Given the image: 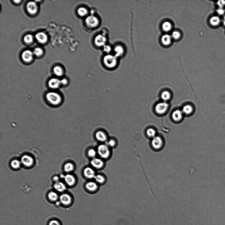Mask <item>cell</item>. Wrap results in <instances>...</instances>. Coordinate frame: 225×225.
<instances>
[{
    "label": "cell",
    "mask_w": 225,
    "mask_h": 225,
    "mask_svg": "<svg viewBox=\"0 0 225 225\" xmlns=\"http://www.w3.org/2000/svg\"><path fill=\"white\" fill-rule=\"evenodd\" d=\"M27 8L30 13L33 14L37 11V6L35 2L31 1L27 3Z\"/></svg>",
    "instance_id": "cell-15"
},
{
    "label": "cell",
    "mask_w": 225,
    "mask_h": 225,
    "mask_svg": "<svg viewBox=\"0 0 225 225\" xmlns=\"http://www.w3.org/2000/svg\"><path fill=\"white\" fill-rule=\"evenodd\" d=\"M87 26L90 28H95L98 26L99 24V20L96 17L90 15L87 17L85 21Z\"/></svg>",
    "instance_id": "cell-5"
},
{
    "label": "cell",
    "mask_w": 225,
    "mask_h": 225,
    "mask_svg": "<svg viewBox=\"0 0 225 225\" xmlns=\"http://www.w3.org/2000/svg\"><path fill=\"white\" fill-rule=\"evenodd\" d=\"M61 84L63 86H66L68 83V80L65 78H63L62 80H61Z\"/></svg>",
    "instance_id": "cell-43"
},
{
    "label": "cell",
    "mask_w": 225,
    "mask_h": 225,
    "mask_svg": "<svg viewBox=\"0 0 225 225\" xmlns=\"http://www.w3.org/2000/svg\"><path fill=\"white\" fill-rule=\"evenodd\" d=\"M46 98L48 102L53 106H58L62 102V98L58 93L54 92H48L46 94Z\"/></svg>",
    "instance_id": "cell-1"
},
{
    "label": "cell",
    "mask_w": 225,
    "mask_h": 225,
    "mask_svg": "<svg viewBox=\"0 0 225 225\" xmlns=\"http://www.w3.org/2000/svg\"><path fill=\"white\" fill-rule=\"evenodd\" d=\"M146 134L149 137L153 139L156 136V131L153 129L149 128L146 131Z\"/></svg>",
    "instance_id": "cell-32"
},
{
    "label": "cell",
    "mask_w": 225,
    "mask_h": 225,
    "mask_svg": "<svg viewBox=\"0 0 225 225\" xmlns=\"http://www.w3.org/2000/svg\"><path fill=\"white\" fill-rule=\"evenodd\" d=\"M48 225H61L60 223L56 220H52L49 223Z\"/></svg>",
    "instance_id": "cell-40"
},
{
    "label": "cell",
    "mask_w": 225,
    "mask_h": 225,
    "mask_svg": "<svg viewBox=\"0 0 225 225\" xmlns=\"http://www.w3.org/2000/svg\"><path fill=\"white\" fill-rule=\"evenodd\" d=\"M97 152L101 158L107 159L110 155L109 147L106 144H102L98 147Z\"/></svg>",
    "instance_id": "cell-4"
},
{
    "label": "cell",
    "mask_w": 225,
    "mask_h": 225,
    "mask_svg": "<svg viewBox=\"0 0 225 225\" xmlns=\"http://www.w3.org/2000/svg\"><path fill=\"white\" fill-rule=\"evenodd\" d=\"M112 48L109 45H106L104 46L103 50L106 52L109 53L112 50Z\"/></svg>",
    "instance_id": "cell-39"
},
{
    "label": "cell",
    "mask_w": 225,
    "mask_h": 225,
    "mask_svg": "<svg viewBox=\"0 0 225 225\" xmlns=\"http://www.w3.org/2000/svg\"><path fill=\"white\" fill-rule=\"evenodd\" d=\"M87 189L90 191H94L98 188V186L96 183L93 182H89L86 185Z\"/></svg>",
    "instance_id": "cell-23"
},
{
    "label": "cell",
    "mask_w": 225,
    "mask_h": 225,
    "mask_svg": "<svg viewBox=\"0 0 225 225\" xmlns=\"http://www.w3.org/2000/svg\"><path fill=\"white\" fill-rule=\"evenodd\" d=\"M218 5L220 8H223L225 6V1H218L217 3Z\"/></svg>",
    "instance_id": "cell-41"
},
{
    "label": "cell",
    "mask_w": 225,
    "mask_h": 225,
    "mask_svg": "<svg viewBox=\"0 0 225 225\" xmlns=\"http://www.w3.org/2000/svg\"><path fill=\"white\" fill-rule=\"evenodd\" d=\"M171 95L169 91H165L162 93L161 95V98L164 102L169 101L170 99Z\"/></svg>",
    "instance_id": "cell-27"
},
{
    "label": "cell",
    "mask_w": 225,
    "mask_h": 225,
    "mask_svg": "<svg viewBox=\"0 0 225 225\" xmlns=\"http://www.w3.org/2000/svg\"><path fill=\"white\" fill-rule=\"evenodd\" d=\"M95 135L97 141L102 143H106L108 140L107 133L102 129H100L97 131L95 133Z\"/></svg>",
    "instance_id": "cell-7"
},
{
    "label": "cell",
    "mask_w": 225,
    "mask_h": 225,
    "mask_svg": "<svg viewBox=\"0 0 225 225\" xmlns=\"http://www.w3.org/2000/svg\"><path fill=\"white\" fill-rule=\"evenodd\" d=\"M54 188L59 192H62L66 189V187L63 183L61 182H56L54 185Z\"/></svg>",
    "instance_id": "cell-19"
},
{
    "label": "cell",
    "mask_w": 225,
    "mask_h": 225,
    "mask_svg": "<svg viewBox=\"0 0 225 225\" xmlns=\"http://www.w3.org/2000/svg\"><path fill=\"white\" fill-rule=\"evenodd\" d=\"M65 181L68 185L71 186L74 185L75 182V177L73 175L70 174L65 175L64 177Z\"/></svg>",
    "instance_id": "cell-18"
},
{
    "label": "cell",
    "mask_w": 225,
    "mask_h": 225,
    "mask_svg": "<svg viewBox=\"0 0 225 225\" xmlns=\"http://www.w3.org/2000/svg\"><path fill=\"white\" fill-rule=\"evenodd\" d=\"M48 197L50 201H56L58 198V194L54 192H50L48 194Z\"/></svg>",
    "instance_id": "cell-28"
},
{
    "label": "cell",
    "mask_w": 225,
    "mask_h": 225,
    "mask_svg": "<svg viewBox=\"0 0 225 225\" xmlns=\"http://www.w3.org/2000/svg\"><path fill=\"white\" fill-rule=\"evenodd\" d=\"M91 164L95 168L100 169L103 167L104 163L101 159L94 158L91 160Z\"/></svg>",
    "instance_id": "cell-12"
},
{
    "label": "cell",
    "mask_w": 225,
    "mask_h": 225,
    "mask_svg": "<svg viewBox=\"0 0 225 225\" xmlns=\"http://www.w3.org/2000/svg\"><path fill=\"white\" fill-rule=\"evenodd\" d=\"M74 169V165L70 163H68L64 165V169L66 172L70 173L73 171Z\"/></svg>",
    "instance_id": "cell-29"
},
{
    "label": "cell",
    "mask_w": 225,
    "mask_h": 225,
    "mask_svg": "<svg viewBox=\"0 0 225 225\" xmlns=\"http://www.w3.org/2000/svg\"><path fill=\"white\" fill-rule=\"evenodd\" d=\"M96 151L93 149H90L88 151V156L90 157L94 158H95L96 155Z\"/></svg>",
    "instance_id": "cell-38"
},
{
    "label": "cell",
    "mask_w": 225,
    "mask_h": 225,
    "mask_svg": "<svg viewBox=\"0 0 225 225\" xmlns=\"http://www.w3.org/2000/svg\"><path fill=\"white\" fill-rule=\"evenodd\" d=\"M60 202L64 205H68L71 204L72 198L70 196L67 194H63L60 197Z\"/></svg>",
    "instance_id": "cell-11"
},
{
    "label": "cell",
    "mask_w": 225,
    "mask_h": 225,
    "mask_svg": "<svg viewBox=\"0 0 225 225\" xmlns=\"http://www.w3.org/2000/svg\"><path fill=\"white\" fill-rule=\"evenodd\" d=\"M43 53V51L41 48H36L33 51V54L36 56H41Z\"/></svg>",
    "instance_id": "cell-37"
},
{
    "label": "cell",
    "mask_w": 225,
    "mask_h": 225,
    "mask_svg": "<svg viewBox=\"0 0 225 225\" xmlns=\"http://www.w3.org/2000/svg\"><path fill=\"white\" fill-rule=\"evenodd\" d=\"M33 37L30 35H27L25 36L24 40L27 43H31L33 41Z\"/></svg>",
    "instance_id": "cell-35"
},
{
    "label": "cell",
    "mask_w": 225,
    "mask_h": 225,
    "mask_svg": "<svg viewBox=\"0 0 225 225\" xmlns=\"http://www.w3.org/2000/svg\"><path fill=\"white\" fill-rule=\"evenodd\" d=\"M210 24L212 26L216 27L219 25L221 22V20L219 17L217 16H214L212 17L210 20Z\"/></svg>",
    "instance_id": "cell-22"
},
{
    "label": "cell",
    "mask_w": 225,
    "mask_h": 225,
    "mask_svg": "<svg viewBox=\"0 0 225 225\" xmlns=\"http://www.w3.org/2000/svg\"><path fill=\"white\" fill-rule=\"evenodd\" d=\"M222 23L225 26V16L224 17L222 20Z\"/></svg>",
    "instance_id": "cell-45"
},
{
    "label": "cell",
    "mask_w": 225,
    "mask_h": 225,
    "mask_svg": "<svg viewBox=\"0 0 225 225\" xmlns=\"http://www.w3.org/2000/svg\"><path fill=\"white\" fill-rule=\"evenodd\" d=\"M182 111L183 114L186 115H189L192 113L193 112V108L190 105H186L184 106L183 108Z\"/></svg>",
    "instance_id": "cell-25"
},
{
    "label": "cell",
    "mask_w": 225,
    "mask_h": 225,
    "mask_svg": "<svg viewBox=\"0 0 225 225\" xmlns=\"http://www.w3.org/2000/svg\"><path fill=\"white\" fill-rule=\"evenodd\" d=\"M36 39L40 43H45L47 40V36L43 33H39L36 35Z\"/></svg>",
    "instance_id": "cell-20"
},
{
    "label": "cell",
    "mask_w": 225,
    "mask_h": 225,
    "mask_svg": "<svg viewBox=\"0 0 225 225\" xmlns=\"http://www.w3.org/2000/svg\"><path fill=\"white\" fill-rule=\"evenodd\" d=\"M77 12L79 15L82 17H86L88 14V9L83 7H80L78 8Z\"/></svg>",
    "instance_id": "cell-26"
},
{
    "label": "cell",
    "mask_w": 225,
    "mask_h": 225,
    "mask_svg": "<svg viewBox=\"0 0 225 225\" xmlns=\"http://www.w3.org/2000/svg\"><path fill=\"white\" fill-rule=\"evenodd\" d=\"M169 107L168 104L163 101L157 104L155 108V110L158 114H163L167 112Z\"/></svg>",
    "instance_id": "cell-6"
},
{
    "label": "cell",
    "mask_w": 225,
    "mask_h": 225,
    "mask_svg": "<svg viewBox=\"0 0 225 225\" xmlns=\"http://www.w3.org/2000/svg\"><path fill=\"white\" fill-rule=\"evenodd\" d=\"M94 179L96 182L99 184L103 183L105 180V178L103 176L100 175H96Z\"/></svg>",
    "instance_id": "cell-34"
},
{
    "label": "cell",
    "mask_w": 225,
    "mask_h": 225,
    "mask_svg": "<svg viewBox=\"0 0 225 225\" xmlns=\"http://www.w3.org/2000/svg\"><path fill=\"white\" fill-rule=\"evenodd\" d=\"M183 113L182 110H176L173 112L172 117L175 121H179L183 117Z\"/></svg>",
    "instance_id": "cell-14"
},
{
    "label": "cell",
    "mask_w": 225,
    "mask_h": 225,
    "mask_svg": "<svg viewBox=\"0 0 225 225\" xmlns=\"http://www.w3.org/2000/svg\"><path fill=\"white\" fill-rule=\"evenodd\" d=\"M48 85L50 88L52 89H58L61 85V80H59L58 78H53L49 80Z\"/></svg>",
    "instance_id": "cell-9"
},
{
    "label": "cell",
    "mask_w": 225,
    "mask_h": 225,
    "mask_svg": "<svg viewBox=\"0 0 225 225\" xmlns=\"http://www.w3.org/2000/svg\"><path fill=\"white\" fill-rule=\"evenodd\" d=\"M22 58L25 62H29L33 58V53L29 50L25 51L22 54Z\"/></svg>",
    "instance_id": "cell-16"
},
{
    "label": "cell",
    "mask_w": 225,
    "mask_h": 225,
    "mask_svg": "<svg viewBox=\"0 0 225 225\" xmlns=\"http://www.w3.org/2000/svg\"><path fill=\"white\" fill-rule=\"evenodd\" d=\"M21 163L19 161L17 160H13L11 163V165L13 168L15 169H17L19 168L21 166Z\"/></svg>",
    "instance_id": "cell-31"
},
{
    "label": "cell",
    "mask_w": 225,
    "mask_h": 225,
    "mask_svg": "<svg viewBox=\"0 0 225 225\" xmlns=\"http://www.w3.org/2000/svg\"><path fill=\"white\" fill-rule=\"evenodd\" d=\"M54 71L56 76L60 77L63 75V69L60 66H57L54 68Z\"/></svg>",
    "instance_id": "cell-30"
},
{
    "label": "cell",
    "mask_w": 225,
    "mask_h": 225,
    "mask_svg": "<svg viewBox=\"0 0 225 225\" xmlns=\"http://www.w3.org/2000/svg\"><path fill=\"white\" fill-rule=\"evenodd\" d=\"M21 1H14V2H15L16 3H18L19 2H20Z\"/></svg>",
    "instance_id": "cell-46"
},
{
    "label": "cell",
    "mask_w": 225,
    "mask_h": 225,
    "mask_svg": "<svg viewBox=\"0 0 225 225\" xmlns=\"http://www.w3.org/2000/svg\"><path fill=\"white\" fill-rule=\"evenodd\" d=\"M171 36L173 39L177 40L181 37V35L179 31H174L172 33Z\"/></svg>",
    "instance_id": "cell-33"
},
{
    "label": "cell",
    "mask_w": 225,
    "mask_h": 225,
    "mask_svg": "<svg viewBox=\"0 0 225 225\" xmlns=\"http://www.w3.org/2000/svg\"><path fill=\"white\" fill-rule=\"evenodd\" d=\"M162 28L165 32H169L171 31L173 28V25L171 22L165 21L163 22L162 25Z\"/></svg>",
    "instance_id": "cell-24"
},
{
    "label": "cell",
    "mask_w": 225,
    "mask_h": 225,
    "mask_svg": "<svg viewBox=\"0 0 225 225\" xmlns=\"http://www.w3.org/2000/svg\"><path fill=\"white\" fill-rule=\"evenodd\" d=\"M172 39L171 35L166 34L163 35L161 38V42L163 45L169 46L171 44Z\"/></svg>",
    "instance_id": "cell-17"
},
{
    "label": "cell",
    "mask_w": 225,
    "mask_h": 225,
    "mask_svg": "<svg viewBox=\"0 0 225 225\" xmlns=\"http://www.w3.org/2000/svg\"><path fill=\"white\" fill-rule=\"evenodd\" d=\"M21 162L25 166L30 167L33 165L34 160L31 157L27 155H25L21 158Z\"/></svg>",
    "instance_id": "cell-10"
},
{
    "label": "cell",
    "mask_w": 225,
    "mask_h": 225,
    "mask_svg": "<svg viewBox=\"0 0 225 225\" xmlns=\"http://www.w3.org/2000/svg\"><path fill=\"white\" fill-rule=\"evenodd\" d=\"M106 145L108 147H113L115 145L116 142L115 140L113 139H110L108 140L106 142Z\"/></svg>",
    "instance_id": "cell-36"
},
{
    "label": "cell",
    "mask_w": 225,
    "mask_h": 225,
    "mask_svg": "<svg viewBox=\"0 0 225 225\" xmlns=\"http://www.w3.org/2000/svg\"><path fill=\"white\" fill-rule=\"evenodd\" d=\"M103 62L104 64L108 68L113 69L117 64V58L115 56L108 54L104 57Z\"/></svg>",
    "instance_id": "cell-2"
},
{
    "label": "cell",
    "mask_w": 225,
    "mask_h": 225,
    "mask_svg": "<svg viewBox=\"0 0 225 225\" xmlns=\"http://www.w3.org/2000/svg\"><path fill=\"white\" fill-rule=\"evenodd\" d=\"M151 144L154 150L159 151L163 148L164 146V142L162 138L158 136H156L152 139Z\"/></svg>",
    "instance_id": "cell-3"
},
{
    "label": "cell",
    "mask_w": 225,
    "mask_h": 225,
    "mask_svg": "<svg viewBox=\"0 0 225 225\" xmlns=\"http://www.w3.org/2000/svg\"><path fill=\"white\" fill-rule=\"evenodd\" d=\"M107 39L105 36L103 35H99L95 37L94 42L96 45L99 47H101L106 45Z\"/></svg>",
    "instance_id": "cell-8"
},
{
    "label": "cell",
    "mask_w": 225,
    "mask_h": 225,
    "mask_svg": "<svg viewBox=\"0 0 225 225\" xmlns=\"http://www.w3.org/2000/svg\"><path fill=\"white\" fill-rule=\"evenodd\" d=\"M54 180L56 182L59 181V178L58 177H55L54 178Z\"/></svg>",
    "instance_id": "cell-44"
},
{
    "label": "cell",
    "mask_w": 225,
    "mask_h": 225,
    "mask_svg": "<svg viewBox=\"0 0 225 225\" xmlns=\"http://www.w3.org/2000/svg\"><path fill=\"white\" fill-rule=\"evenodd\" d=\"M114 52L115 53V56L117 57L122 56L123 54L124 50L123 48L120 45H117L114 48Z\"/></svg>",
    "instance_id": "cell-21"
},
{
    "label": "cell",
    "mask_w": 225,
    "mask_h": 225,
    "mask_svg": "<svg viewBox=\"0 0 225 225\" xmlns=\"http://www.w3.org/2000/svg\"><path fill=\"white\" fill-rule=\"evenodd\" d=\"M225 12V11L223 8H219L217 10V13L220 15H223Z\"/></svg>",
    "instance_id": "cell-42"
},
{
    "label": "cell",
    "mask_w": 225,
    "mask_h": 225,
    "mask_svg": "<svg viewBox=\"0 0 225 225\" xmlns=\"http://www.w3.org/2000/svg\"><path fill=\"white\" fill-rule=\"evenodd\" d=\"M84 173L85 177L88 179L94 178L96 175L94 170L90 167L86 168L84 169Z\"/></svg>",
    "instance_id": "cell-13"
}]
</instances>
